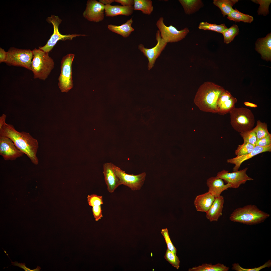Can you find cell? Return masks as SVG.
I'll use <instances>...</instances> for the list:
<instances>
[{
  "instance_id": "484cf974",
  "label": "cell",
  "mask_w": 271,
  "mask_h": 271,
  "mask_svg": "<svg viewBox=\"0 0 271 271\" xmlns=\"http://www.w3.org/2000/svg\"><path fill=\"white\" fill-rule=\"evenodd\" d=\"M229 268L223 264L218 263L213 265L206 263L193 267L189 269V271H228Z\"/></svg>"
},
{
  "instance_id": "7c38bea8",
  "label": "cell",
  "mask_w": 271,
  "mask_h": 271,
  "mask_svg": "<svg viewBox=\"0 0 271 271\" xmlns=\"http://www.w3.org/2000/svg\"><path fill=\"white\" fill-rule=\"evenodd\" d=\"M156 39L157 42V44L155 46L152 48H145L142 44H139L138 46V49L148 59V66L149 70L153 67L156 60L164 49L167 44L161 38L159 30L156 31Z\"/></svg>"
},
{
  "instance_id": "9c48e42d",
  "label": "cell",
  "mask_w": 271,
  "mask_h": 271,
  "mask_svg": "<svg viewBox=\"0 0 271 271\" xmlns=\"http://www.w3.org/2000/svg\"><path fill=\"white\" fill-rule=\"evenodd\" d=\"M156 25L161 38L167 43L180 41L184 38L189 32L187 27L179 31L171 25L168 26H166L163 17L159 18Z\"/></svg>"
},
{
  "instance_id": "5bb4252c",
  "label": "cell",
  "mask_w": 271,
  "mask_h": 271,
  "mask_svg": "<svg viewBox=\"0 0 271 271\" xmlns=\"http://www.w3.org/2000/svg\"><path fill=\"white\" fill-rule=\"evenodd\" d=\"M24 154L10 138L0 136V155L5 160H14Z\"/></svg>"
},
{
  "instance_id": "60d3db41",
  "label": "cell",
  "mask_w": 271,
  "mask_h": 271,
  "mask_svg": "<svg viewBox=\"0 0 271 271\" xmlns=\"http://www.w3.org/2000/svg\"><path fill=\"white\" fill-rule=\"evenodd\" d=\"M4 252L6 253L8 257L9 258L11 261V265L14 266H17L23 269L25 271H40L41 268L40 267L37 266L36 268L34 269H31L30 268H27L25 266V264L24 263H18V262L16 261H15L14 262H13L10 259L9 257L8 256V254L6 253L5 251L4 250Z\"/></svg>"
},
{
  "instance_id": "7402d4cb",
  "label": "cell",
  "mask_w": 271,
  "mask_h": 271,
  "mask_svg": "<svg viewBox=\"0 0 271 271\" xmlns=\"http://www.w3.org/2000/svg\"><path fill=\"white\" fill-rule=\"evenodd\" d=\"M134 10L133 6L105 5V13L107 17H113L120 15L129 16L132 14Z\"/></svg>"
},
{
  "instance_id": "277c9868",
  "label": "cell",
  "mask_w": 271,
  "mask_h": 271,
  "mask_svg": "<svg viewBox=\"0 0 271 271\" xmlns=\"http://www.w3.org/2000/svg\"><path fill=\"white\" fill-rule=\"evenodd\" d=\"M32 51L33 56L31 70L34 79L45 80L54 67L53 59L49 55V53L40 48H35Z\"/></svg>"
},
{
  "instance_id": "6da1fadb",
  "label": "cell",
  "mask_w": 271,
  "mask_h": 271,
  "mask_svg": "<svg viewBox=\"0 0 271 271\" xmlns=\"http://www.w3.org/2000/svg\"><path fill=\"white\" fill-rule=\"evenodd\" d=\"M0 136L10 138L33 164L36 165L38 164L39 159L37 156L39 147L38 142L29 133L18 131L13 125L5 123L0 128Z\"/></svg>"
},
{
  "instance_id": "ac0fdd59",
  "label": "cell",
  "mask_w": 271,
  "mask_h": 271,
  "mask_svg": "<svg viewBox=\"0 0 271 271\" xmlns=\"http://www.w3.org/2000/svg\"><path fill=\"white\" fill-rule=\"evenodd\" d=\"M207 184L209 188L208 192L215 197L221 195V193L228 188H232L231 185L229 183L225 184L222 179L216 176L208 179Z\"/></svg>"
},
{
  "instance_id": "bcb514c9",
  "label": "cell",
  "mask_w": 271,
  "mask_h": 271,
  "mask_svg": "<svg viewBox=\"0 0 271 271\" xmlns=\"http://www.w3.org/2000/svg\"><path fill=\"white\" fill-rule=\"evenodd\" d=\"M244 104L246 106L256 108L258 106L256 104L248 102H244Z\"/></svg>"
},
{
  "instance_id": "7bdbcfd3",
  "label": "cell",
  "mask_w": 271,
  "mask_h": 271,
  "mask_svg": "<svg viewBox=\"0 0 271 271\" xmlns=\"http://www.w3.org/2000/svg\"><path fill=\"white\" fill-rule=\"evenodd\" d=\"M7 52L5 51L4 49L0 48V63L2 62H5L7 58Z\"/></svg>"
},
{
  "instance_id": "603a6c76",
  "label": "cell",
  "mask_w": 271,
  "mask_h": 271,
  "mask_svg": "<svg viewBox=\"0 0 271 271\" xmlns=\"http://www.w3.org/2000/svg\"><path fill=\"white\" fill-rule=\"evenodd\" d=\"M133 22L132 18L121 25L109 24L108 25L107 27L111 31L119 34L123 37L127 38L129 37L131 32L134 30L131 26Z\"/></svg>"
},
{
  "instance_id": "1f68e13d",
  "label": "cell",
  "mask_w": 271,
  "mask_h": 271,
  "mask_svg": "<svg viewBox=\"0 0 271 271\" xmlns=\"http://www.w3.org/2000/svg\"><path fill=\"white\" fill-rule=\"evenodd\" d=\"M255 146L248 142H244L243 144L238 145L235 153L237 156L245 155L251 152Z\"/></svg>"
},
{
  "instance_id": "4316f807",
  "label": "cell",
  "mask_w": 271,
  "mask_h": 271,
  "mask_svg": "<svg viewBox=\"0 0 271 271\" xmlns=\"http://www.w3.org/2000/svg\"><path fill=\"white\" fill-rule=\"evenodd\" d=\"M152 4L151 0H134V10H140L144 14L150 15L153 10Z\"/></svg>"
},
{
  "instance_id": "f6af8a7d",
  "label": "cell",
  "mask_w": 271,
  "mask_h": 271,
  "mask_svg": "<svg viewBox=\"0 0 271 271\" xmlns=\"http://www.w3.org/2000/svg\"><path fill=\"white\" fill-rule=\"evenodd\" d=\"M99 1L105 5H110L111 3L115 2V0H99Z\"/></svg>"
},
{
  "instance_id": "e0dca14e",
  "label": "cell",
  "mask_w": 271,
  "mask_h": 271,
  "mask_svg": "<svg viewBox=\"0 0 271 271\" xmlns=\"http://www.w3.org/2000/svg\"><path fill=\"white\" fill-rule=\"evenodd\" d=\"M114 165L111 163H106L103 165L104 180L107 186V190L110 193L114 192L121 185L114 171Z\"/></svg>"
},
{
  "instance_id": "836d02e7",
  "label": "cell",
  "mask_w": 271,
  "mask_h": 271,
  "mask_svg": "<svg viewBox=\"0 0 271 271\" xmlns=\"http://www.w3.org/2000/svg\"><path fill=\"white\" fill-rule=\"evenodd\" d=\"M244 142H248L255 146L257 140L256 133L253 129L240 133Z\"/></svg>"
},
{
  "instance_id": "f35d334b",
  "label": "cell",
  "mask_w": 271,
  "mask_h": 271,
  "mask_svg": "<svg viewBox=\"0 0 271 271\" xmlns=\"http://www.w3.org/2000/svg\"><path fill=\"white\" fill-rule=\"evenodd\" d=\"M92 211L96 221H97L103 217L101 205H97L92 207Z\"/></svg>"
},
{
  "instance_id": "f546056e",
  "label": "cell",
  "mask_w": 271,
  "mask_h": 271,
  "mask_svg": "<svg viewBox=\"0 0 271 271\" xmlns=\"http://www.w3.org/2000/svg\"><path fill=\"white\" fill-rule=\"evenodd\" d=\"M198 27L200 29L210 30L222 34L227 28L224 24L217 25L210 23L207 22H200Z\"/></svg>"
},
{
  "instance_id": "30bf717a",
  "label": "cell",
  "mask_w": 271,
  "mask_h": 271,
  "mask_svg": "<svg viewBox=\"0 0 271 271\" xmlns=\"http://www.w3.org/2000/svg\"><path fill=\"white\" fill-rule=\"evenodd\" d=\"M113 170L121 185L126 186L133 191L138 190L141 189L145 179V172L137 175L128 174L114 165Z\"/></svg>"
},
{
  "instance_id": "ab89813d",
  "label": "cell",
  "mask_w": 271,
  "mask_h": 271,
  "mask_svg": "<svg viewBox=\"0 0 271 271\" xmlns=\"http://www.w3.org/2000/svg\"><path fill=\"white\" fill-rule=\"evenodd\" d=\"M271 145V134L257 140L255 146L261 147Z\"/></svg>"
},
{
  "instance_id": "cb8c5ba5",
  "label": "cell",
  "mask_w": 271,
  "mask_h": 271,
  "mask_svg": "<svg viewBox=\"0 0 271 271\" xmlns=\"http://www.w3.org/2000/svg\"><path fill=\"white\" fill-rule=\"evenodd\" d=\"M185 13L187 15L193 14L198 11L204 5L201 0H179Z\"/></svg>"
},
{
  "instance_id": "4fadbf2b",
  "label": "cell",
  "mask_w": 271,
  "mask_h": 271,
  "mask_svg": "<svg viewBox=\"0 0 271 271\" xmlns=\"http://www.w3.org/2000/svg\"><path fill=\"white\" fill-rule=\"evenodd\" d=\"M105 11V5L96 0H89L83 16L89 21L97 22L103 20Z\"/></svg>"
},
{
  "instance_id": "5b68a950",
  "label": "cell",
  "mask_w": 271,
  "mask_h": 271,
  "mask_svg": "<svg viewBox=\"0 0 271 271\" xmlns=\"http://www.w3.org/2000/svg\"><path fill=\"white\" fill-rule=\"evenodd\" d=\"M229 113L230 123L235 131L240 133L253 129L255 118L250 110L243 107H234Z\"/></svg>"
},
{
  "instance_id": "74e56055",
  "label": "cell",
  "mask_w": 271,
  "mask_h": 271,
  "mask_svg": "<svg viewBox=\"0 0 271 271\" xmlns=\"http://www.w3.org/2000/svg\"><path fill=\"white\" fill-rule=\"evenodd\" d=\"M161 233L165 239L167 246V249L171 251L176 253L177 249L171 241L167 229L166 228L162 229Z\"/></svg>"
},
{
  "instance_id": "2e32d148",
  "label": "cell",
  "mask_w": 271,
  "mask_h": 271,
  "mask_svg": "<svg viewBox=\"0 0 271 271\" xmlns=\"http://www.w3.org/2000/svg\"><path fill=\"white\" fill-rule=\"evenodd\" d=\"M271 151V145L261 147L255 146L252 151L247 154L241 156H237L227 160L228 163L234 164V167L233 168V172L238 170L242 163L244 161L251 158L260 153L267 152Z\"/></svg>"
},
{
  "instance_id": "52a82bcc",
  "label": "cell",
  "mask_w": 271,
  "mask_h": 271,
  "mask_svg": "<svg viewBox=\"0 0 271 271\" xmlns=\"http://www.w3.org/2000/svg\"><path fill=\"white\" fill-rule=\"evenodd\" d=\"M75 55L67 54L62 58L61 63V72L58 80V85L62 92H67L73 86L72 64Z\"/></svg>"
},
{
  "instance_id": "d590c367",
  "label": "cell",
  "mask_w": 271,
  "mask_h": 271,
  "mask_svg": "<svg viewBox=\"0 0 271 271\" xmlns=\"http://www.w3.org/2000/svg\"><path fill=\"white\" fill-rule=\"evenodd\" d=\"M253 1L259 4L260 5L257 12L258 14L265 16L269 13V8L271 1L270 0H253Z\"/></svg>"
},
{
  "instance_id": "83f0119b",
  "label": "cell",
  "mask_w": 271,
  "mask_h": 271,
  "mask_svg": "<svg viewBox=\"0 0 271 271\" xmlns=\"http://www.w3.org/2000/svg\"><path fill=\"white\" fill-rule=\"evenodd\" d=\"M227 18L230 20L236 22L241 21L250 23L253 21L254 19L251 16L242 13L236 9H233L227 16Z\"/></svg>"
},
{
  "instance_id": "ee69618b",
  "label": "cell",
  "mask_w": 271,
  "mask_h": 271,
  "mask_svg": "<svg viewBox=\"0 0 271 271\" xmlns=\"http://www.w3.org/2000/svg\"><path fill=\"white\" fill-rule=\"evenodd\" d=\"M6 115L3 114L0 117V128L5 123Z\"/></svg>"
},
{
  "instance_id": "8992f818",
  "label": "cell",
  "mask_w": 271,
  "mask_h": 271,
  "mask_svg": "<svg viewBox=\"0 0 271 271\" xmlns=\"http://www.w3.org/2000/svg\"><path fill=\"white\" fill-rule=\"evenodd\" d=\"M5 63L9 66H19L31 70L32 51L29 49H19L10 48L7 52Z\"/></svg>"
},
{
  "instance_id": "4dcf8cb0",
  "label": "cell",
  "mask_w": 271,
  "mask_h": 271,
  "mask_svg": "<svg viewBox=\"0 0 271 271\" xmlns=\"http://www.w3.org/2000/svg\"><path fill=\"white\" fill-rule=\"evenodd\" d=\"M255 132L257 140L265 137L270 134L268 131L267 125L265 122L258 120L256 126L253 128Z\"/></svg>"
},
{
  "instance_id": "d6a6232c",
  "label": "cell",
  "mask_w": 271,
  "mask_h": 271,
  "mask_svg": "<svg viewBox=\"0 0 271 271\" xmlns=\"http://www.w3.org/2000/svg\"><path fill=\"white\" fill-rule=\"evenodd\" d=\"M176 254L167 248L164 258L173 266L178 269L180 267V261Z\"/></svg>"
},
{
  "instance_id": "44dd1931",
  "label": "cell",
  "mask_w": 271,
  "mask_h": 271,
  "mask_svg": "<svg viewBox=\"0 0 271 271\" xmlns=\"http://www.w3.org/2000/svg\"><path fill=\"white\" fill-rule=\"evenodd\" d=\"M215 197L209 192L199 195L195 198L194 204L197 211L207 212L214 201Z\"/></svg>"
},
{
  "instance_id": "f1b7e54d",
  "label": "cell",
  "mask_w": 271,
  "mask_h": 271,
  "mask_svg": "<svg viewBox=\"0 0 271 271\" xmlns=\"http://www.w3.org/2000/svg\"><path fill=\"white\" fill-rule=\"evenodd\" d=\"M238 26L234 24L230 28L225 29L222 33L224 37V43L227 44L231 42L239 33Z\"/></svg>"
},
{
  "instance_id": "ffe728a7",
  "label": "cell",
  "mask_w": 271,
  "mask_h": 271,
  "mask_svg": "<svg viewBox=\"0 0 271 271\" xmlns=\"http://www.w3.org/2000/svg\"><path fill=\"white\" fill-rule=\"evenodd\" d=\"M224 199L223 197L221 195L215 197L211 206L206 212V216L210 221H217L219 217L222 215Z\"/></svg>"
},
{
  "instance_id": "8d00e7d4",
  "label": "cell",
  "mask_w": 271,
  "mask_h": 271,
  "mask_svg": "<svg viewBox=\"0 0 271 271\" xmlns=\"http://www.w3.org/2000/svg\"><path fill=\"white\" fill-rule=\"evenodd\" d=\"M87 199L88 204L92 207L97 205H101L103 204V197L102 196L93 194L88 195Z\"/></svg>"
},
{
  "instance_id": "9a60e30c",
  "label": "cell",
  "mask_w": 271,
  "mask_h": 271,
  "mask_svg": "<svg viewBox=\"0 0 271 271\" xmlns=\"http://www.w3.org/2000/svg\"><path fill=\"white\" fill-rule=\"evenodd\" d=\"M237 99L230 93L225 90L220 96L217 102L218 113L224 115L229 113L234 107Z\"/></svg>"
},
{
  "instance_id": "7a4b0ae2",
  "label": "cell",
  "mask_w": 271,
  "mask_h": 271,
  "mask_svg": "<svg viewBox=\"0 0 271 271\" xmlns=\"http://www.w3.org/2000/svg\"><path fill=\"white\" fill-rule=\"evenodd\" d=\"M225 90L222 87L213 82H205L198 89L194 99V102L202 111L218 113V99Z\"/></svg>"
},
{
  "instance_id": "d6986e66",
  "label": "cell",
  "mask_w": 271,
  "mask_h": 271,
  "mask_svg": "<svg viewBox=\"0 0 271 271\" xmlns=\"http://www.w3.org/2000/svg\"><path fill=\"white\" fill-rule=\"evenodd\" d=\"M255 50L261 57L267 61L271 59V34L257 39L255 43Z\"/></svg>"
},
{
  "instance_id": "b9f144b4",
  "label": "cell",
  "mask_w": 271,
  "mask_h": 271,
  "mask_svg": "<svg viewBox=\"0 0 271 271\" xmlns=\"http://www.w3.org/2000/svg\"><path fill=\"white\" fill-rule=\"evenodd\" d=\"M115 2L120 3L122 6H133L134 0H115Z\"/></svg>"
},
{
  "instance_id": "3957f363",
  "label": "cell",
  "mask_w": 271,
  "mask_h": 271,
  "mask_svg": "<svg viewBox=\"0 0 271 271\" xmlns=\"http://www.w3.org/2000/svg\"><path fill=\"white\" fill-rule=\"evenodd\" d=\"M270 216L255 205L249 204L234 210L230 215L229 219L233 222L253 225L264 222Z\"/></svg>"
},
{
  "instance_id": "d4e9b609",
  "label": "cell",
  "mask_w": 271,
  "mask_h": 271,
  "mask_svg": "<svg viewBox=\"0 0 271 271\" xmlns=\"http://www.w3.org/2000/svg\"><path fill=\"white\" fill-rule=\"evenodd\" d=\"M238 0H214L213 3L221 10L224 17L228 16L233 10V6Z\"/></svg>"
},
{
  "instance_id": "ba28073f",
  "label": "cell",
  "mask_w": 271,
  "mask_h": 271,
  "mask_svg": "<svg viewBox=\"0 0 271 271\" xmlns=\"http://www.w3.org/2000/svg\"><path fill=\"white\" fill-rule=\"evenodd\" d=\"M46 20L49 23H51L53 25L54 31L53 33L46 44L43 46L39 47V48L45 52L49 53L59 40H71L73 38L77 36H86V35L84 34H75L62 35L59 32L58 30L59 26L62 21L61 19L58 16L52 15L50 17H48Z\"/></svg>"
},
{
  "instance_id": "e575fe53",
  "label": "cell",
  "mask_w": 271,
  "mask_h": 271,
  "mask_svg": "<svg viewBox=\"0 0 271 271\" xmlns=\"http://www.w3.org/2000/svg\"><path fill=\"white\" fill-rule=\"evenodd\" d=\"M232 266V269L236 271H259L263 268L270 267L271 266V261L269 260L262 265L253 268H243L237 263L233 264Z\"/></svg>"
},
{
  "instance_id": "8fae6325",
  "label": "cell",
  "mask_w": 271,
  "mask_h": 271,
  "mask_svg": "<svg viewBox=\"0 0 271 271\" xmlns=\"http://www.w3.org/2000/svg\"><path fill=\"white\" fill-rule=\"evenodd\" d=\"M248 169V168L246 167L242 170L232 172L223 170L218 173L216 176L224 180L227 183L230 184L232 188H237L247 181L254 180L247 174Z\"/></svg>"
}]
</instances>
